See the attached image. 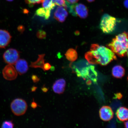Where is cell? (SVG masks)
<instances>
[{
  "instance_id": "6da1fadb",
  "label": "cell",
  "mask_w": 128,
  "mask_h": 128,
  "mask_svg": "<svg viewBox=\"0 0 128 128\" xmlns=\"http://www.w3.org/2000/svg\"><path fill=\"white\" fill-rule=\"evenodd\" d=\"M85 58L90 64L108 65L112 60H116L115 54L110 49L98 44H92L90 50L85 54Z\"/></svg>"
},
{
  "instance_id": "277c9868",
  "label": "cell",
  "mask_w": 128,
  "mask_h": 128,
  "mask_svg": "<svg viewBox=\"0 0 128 128\" xmlns=\"http://www.w3.org/2000/svg\"><path fill=\"white\" fill-rule=\"evenodd\" d=\"M116 20L115 17L105 14L101 19L100 28L104 33H111L116 29Z\"/></svg>"
},
{
  "instance_id": "1f68e13d",
  "label": "cell",
  "mask_w": 128,
  "mask_h": 128,
  "mask_svg": "<svg viewBox=\"0 0 128 128\" xmlns=\"http://www.w3.org/2000/svg\"><path fill=\"white\" fill-rule=\"evenodd\" d=\"M124 6L126 8H128V0H125L124 2Z\"/></svg>"
},
{
  "instance_id": "4316f807",
  "label": "cell",
  "mask_w": 128,
  "mask_h": 128,
  "mask_svg": "<svg viewBox=\"0 0 128 128\" xmlns=\"http://www.w3.org/2000/svg\"><path fill=\"white\" fill-rule=\"evenodd\" d=\"M115 96L116 98L119 99V100L121 99L122 97V95L120 93H118L116 94L115 95Z\"/></svg>"
},
{
  "instance_id": "484cf974",
  "label": "cell",
  "mask_w": 128,
  "mask_h": 128,
  "mask_svg": "<svg viewBox=\"0 0 128 128\" xmlns=\"http://www.w3.org/2000/svg\"><path fill=\"white\" fill-rule=\"evenodd\" d=\"M31 106L32 108L34 109L36 108L38 106V104L34 102V98H33V101L31 104Z\"/></svg>"
},
{
  "instance_id": "4fadbf2b",
  "label": "cell",
  "mask_w": 128,
  "mask_h": 128,
  "mask_svg": "<svg viewBox=\"0 0 128 128\" xmlns=\"http://www.w3.org/2000/svg\"><path fill=\"white\" fill-rule=\"evenodd\" d=\"M66 82L64 79H60L56 80L53 84L52 89L54 92L58 94H63L65 90Z\"/></svg>"
},
{
  "instance_id": "d4e9b609",
  "label": "cell",
  "mask_w": 128,
  "mask_h": 128,
  "mask_svg": "<svg viewBox=\"0 0 128 128\" xmlns=\"http://www.w3.org/2000/svg\"><path fill=\"white\" fill-rule=\"evenodd\" d=\"M51 67V66L50 64L49 63H47L44 64V71H48L49 70H50Z\"/></svg>"
},
{
  "instance_id": "cb8c5ba5",
  "label": "cell",
  "mask_w": 128,
  "mask_h": 128,
  "mask_svg": "<svg viewBox=\"0 0 128 128\" xmlns=\"http://www.w3.org/2000/svg\"><path fill=\"white\" fill-rule=\"evenodd\" d=\"M31 78L33 82L34 83L38 82L40 80V78H38V77L36 75H33L32 76Z\"/></svg>"
},
{
  "instance_id": "d6986e66",
  "label": "cell",
  "mask_w": 128,
  "mask_h": 128,
  "mask_svg": "<svg viewBox=\"0 0 128 128\" xmlns=\"http://www.w3.org/2000/svg\"><path fill=\"white\" fill-rule=\"evenodd\" d=\"M55 0H43L42 2V7L46 9L50 10L54 9L56 6Z\"/></svg>"
},
{
  "instance_id": "7a4b0ae2",
  "label": "cell",
  "mask_w": 128,
  "mask_h": 128,
  "mask_svg": "<svg viewBox=\"0 0 128 128\" xmlns=\"http://www.w3.org/2000/svg\"><path fill=\"white\" fill-rule=\"evenodd\" d=\"M73 68L78 76L87 80L86 83L88 84H90L92 82L94 83L97 82L98 74L94 66L89 64L84 61H81Z\"/></svg>"
},
{
  "instance_id": "603a6c76",
  "label": "cell",
  "mask_w": 128,
  "mask_h": 128,
  "mask_svg": "<svg viewBox=\"0 0 128 128\" xmlns=\"http://www.w3.org/2000/svg\"><path fill=\"white\" fill-rule=\"evenodd\" d=\"M43 0H25L27 4L33 5L36 4H40L42 2Z\"/></svg>"
},
{
  "instance_id": "ba28073f",
  "label": "cell",
  "mask_w": 128,
  "mask_h": 128,
  "mask_svg": "<svg viewBox=\"0 0 128 128\" xmlns=\"http://www.w3.org/2000/svg\"><path fill=\"white\" fill-rule=\"evenodd\" d=\"M3 76L5 79L9 81L13 80L17 77L18 73L12 65L8 64L2 70Z\"/></svg>"
},
{
  "instance_id": "8fae6325",
  "label": "cell",
  "mask_w": 128,
  "mask_h": 128,
  "mask_svg": "<svg viewBox=\"0 0 128 128\" xmlns=\"http://www.w3.org/2000/svg\"><path fill=\"white\" fill-rule=\"evenodd\" d=\"M12 36L8 31L0 30V48H4L10 43Z\"/></svg>"
},
{
  "instance_id": "d6a6232c",
  "label": "cell",
  "mask_w": 128,
  "mask_h": 128,
  "mask_svg": "<svg viewBox=\"0 0 128 128\" xmlns=\"http://www.w3.org/2000/svg\"><path fill=\"white\" fill-rule=\"evenodd\" d=\"M128 120L126 122H124V126L126 128H128Z\"/></svg>"
},
{
  "instance_id": "e0dca14e",
  "label": "cell",
  "mask_w": 128,
  "mask_h": 128,
  "mask_svg": "<svg viewBox=\"0 0 128 128\" xmlns=\"http://www.w3.org/2000/svg\"><path fill=\"white\" fill-rule=\"evenodd\" d=\"M50 10L42 7L38 9L36 11V15L44 17L46 20H47L50 16Z\"/></svg>"
},
{
  "instance_id": "44dd1931",
  "label": "cell",
  "mask_w": 128,
  "mask_h": 128,
  "mask_svg": "<svg viewBox=\"0 0 128 128\" xmlns=\"http://www.w3.org/2000/svg\"><path fill=\"white\" fill-rule=\"evenodd\" d=\"M36 36L38 38L40 39H45L46 37V32L42 30H39L36 33Z\"/></svg>"
},
{
  "instance_id": "f546056e",
  "label": "cell",
  "mask_w": 128,
  "mask_h": 128,
  "mask_svg": "<svg viewBox=\"0 0 128 128\" xmlns=\"http://www.w3.org/2000/svg\"><path fill=\"white\" fill-rule=\"evenodd\" d=\"M18 29L19 31L20 32H22L24 31V26L21 25L18 27Z\"/></svg>"
},
{
  "instance_id": "7402d4cb",
  "label": "cell",
  "mask_w": 128,
  "mask_h": 128,
  "mask_svg": "<svg viewBox=\"0 0 128 128\" xmlns=\"http://www.w3.org/2000/svg\"><path fill=\"white\" fill-rule=\"evenodd\" d=\"M55 3L56 5L63 6L66 8V1L65 0H55Z\"/></svg>"
},
{
  "instance_id": "ac0fdd59",
  "label": "cell",
  "mask_w": 128,
  "mask_h": 128,
  "mask_svg": "<svg viewBox=\"0 0 128 128\" xmlns=\"http://www.w3.org/2000/svg\"><path fill=\"white\" fill-rule=\"evenodd\" d=\"M65 55L67 60L71 62L75 61L78 58V54L76 50L72 48L69 49Z\"/></svg>"
},
{
  "instance_id": "83f0119b",
  "label": "cell",
  "mask_w": 128,
  "mask_h": 128,
  "mask_svg": "<svg viewBox=\"0 0 128 128\" xmlns=\"http://www.w3.org/2000/svg\"><path fill=\"white\" fill-rule=\"evenodd\" d=\"M79 0H66L67 2L71 4H74L77 2Z\"/></svg>"
},
{
  "instance_id": "8992f818",
  "label": "cell",
  "mask_w": 128,
  "mask_h": 128,
  "mask_svg": "<svg viewBox=\"0 0 128 128\" xmlns=\"http://www.w3.org/2000/svg\"><path fill=\"white\" fill-rule=\"evenodd\" d=\"M12 112L16 116H23L26 112L28 108V104L23 99L17 98L14 100L10 104Z\"/></svg>"
},
{
  "instance_id": "e575fe53",
  "label": "cell",
  "mask_w": 128,
  "mask_h": 128,
  "mask_svg": "<svg viewBox=\"0 0 128 128\" xmlns=\"http://www.w3.org/2000/svg\"><path fill=\"white\" fill-rule=\"evenodd\" d=\"M6 0L9 2H12L14 0Z\"/></svg>"
},
{
  "instance_id": "2e32d148",
  "label": "cell",
  "mask_w": 128,
  "mask_h": 128,
  "mask_svg": "<svg viewBox=\"0 0 128 128\" xmlns=\"http://www.w3.org/2000/svg\"><path fill=\"white\" fill-rule=\"evenodd\" d=\"M45 55V54H42L38 55L37 60L36 62H31L30 67L34 68H41L44 70L45 61L44 58Z\"/></svg>"
},
{
  "instance_id": "9a60e30c",
  "label": "cell",
  "mask_w": 128,
  "mask_h": 128,
  "mask_svg": "<svg viewBox=\"0 0 128 128\" xmlns=\"http://www.w3.org/2000/svg\"><path fill=\"white\" fill-rule=\"evenodd\" d=\"M124 68L121 65L115 66L112 70V74L115 78H121L123 77L125 74Z\"/></svg>"
},
{
  "instance_id": "52a82bcc",
  "label": "cell",
  "mask_w": 128,
  "mask_h": 128,
  "mask_svg": "<svg viewBox=\"0 0 128 128\" xmlns=\"http://www.w3.org/2000/svg\"><path fill=\"white\" fill-rule=\"evenodd\" d=\"M20 53L15 49L10 48L4 52L3 58L5 62L8 64L15 65L20 58Z\"/></svg>"
},
{
  "instance_id": "7c38bea8",
  "label": "cell",
  "mask_w": 128,
  "mask_h": 128,
  "mask_svg": "<svg viewBox=\"0 0 128 128\" xmlns=\"http://www.w3.org/2000/svg\"><path fill=\"white\" fill-rule=\"evenodd\" d=\"M15 68L17 73L20 75L25 74L28 71V66L26 61L24 59H20L15 64Z\"/></svg>"
},
{
  "instance_id": "3957f363",
  "label": "cell",
  "mask_w": 128,
  "mask_h": 128,
  "mask_svg": "<svg viewBox=\"0 0 128 128\" xmlns=\"http://www.w3.org/2000/svg\"><path fill=\"white\" fill-rule=\"evenodd\" d=\"M128 34L124 32L116 36L108 46L115 54L124 57L128 55Z\"/></svg>"
},
{
  "instance_id": "30bf717a",
  "label": "cell",
  "mask_w": 128,
  "mask_h": 128,
  "mask_svg": "<svg viewBox=\"0 0 128 128\" xmlns=\"http://www.w3.org/2000/svg\"><path fill=\"white\" fill-rule=\"evenodd\" d=\"M68 14L66 8L63 6H58L54 13V18L58 21L62 23L66 20Z\"/></svg>"
},
{
  "instance_id": "5b68a950",
  "label": "cell",
  "mask_w": 128,
  "mask_h": 128,
  "mask_svg": "<svg viewBox=\"0 0 128 128\" xmlns=\"http://www.w3.org/2000/svg\"><path fill=\"white\" fill-rule=\"evenodd\" d=\"M66 9L73 16H78L82 18H85L87 17L88 10L84 4H71L66 1Z\"/></svg>"
},
{
  "instance_id": "f1b7e54d",
  "label": "cell",
  "mask_w": 128,
  "mask_h": 128,
  "mask_svg": "<svg viewBox=\"0 0 128 128\" xmlns=\"http://www.w3.org/2000/svg\"><path fill=\"white\" fill-rule=\"evenodd\" d=\"M42 92H47L48 90L49 89L48 88L46 87L44 85L43 86V87L42 88Z\"/></svg>"
},
{
  "instance_id": "5bb4252c",
  "label": "cell",
  "mask_w": 128,
  "mask_h": 128,
  "mask_svg": "<svg viewBox=\"0 0 128 128\" xmlns=\"http://www.w3.org/2000/svg\"><path fill=\"white\" fill-rule=\"evenodd\" d=\"M117 118L120 121H127L128 119V111L127 108L122 107L118 108L116 112Z\"/></svg>"
},
{
  "instance_id": "836d02e7",
  "label": "cell",
  "mask_w": 128,
  "mask_h": 128,
  "mask_svg": "<svg viewBox=\"0 0 128 128\" xmlns=\"http://www.w3.org/2000/svg\"><path fill=\"white\" fill-rule=\"evenodd\" d=\"M87 0L89 2H93L95 0Z\"/></svg>"
},
{
  "instance_id": "ffe728a7",
  "label": "cell",
  "mask_w": 128,
  "mask_h": 128,
  "mask_svg": "<svg viewBox=\"0 0 128 128\" xmlns=\"http://www.w3.org/2000/svg\"><path fill=\"white\" fill-rule=\"evenodd\" d=\"M14 126V124L12 121H6L3 122L2 128H12Z\"/></svg>"
},
{
  "instance_id": "4dcf8cb0",
  "label": "cell",
  "mask_w": 128,
  "mask_h": 128,
  "mask_svg": "<svg viewBox=\"0 0 128 128\" xmlns=\"http://www.w3.org/2000/svg\"><path fill=\"white\" fill-rule=\"evenodd\" d=\"M37 87H36V86H33L31 88L32 92H36V89H37Z\"/></svg>"
},
{
  "instance_id": "9c48e42d",
  "label": "cell",
  "mask_w": 128,
  "mask_h": 128,
  "mask_svg": "<svg viewBox=\"0 0 128 128\" xmlns=\"http://www.w3.org/2000/svg\"><path fill=\"white\" fill-rule=\"evenodd\" d=\"M100 119L104 121H108L113 117L114 113L110 107L104 106L100 108Z\"/></svg>"
}]
</instances>
